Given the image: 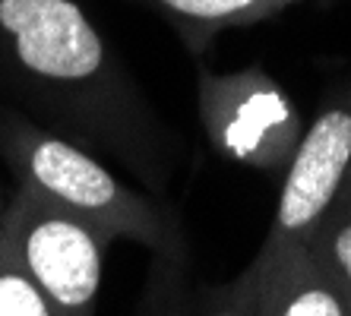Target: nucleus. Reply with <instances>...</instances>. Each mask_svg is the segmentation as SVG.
I'll return each instance as SVG.
<instances>
[{"mask_svg": "<svg viewBox=\"0 0 351 316\" xmlns=\"http://www.w3.org/2000/svg\"><path fill=\"white\" fill-rule=\"evenodd\" d=\"M0 86L48 130L101 149L149 184L162 180L152 117L76 0H0Z\"/></svg>", "mask_w": 351, "mask_h": 316, "instance_id": "f257e3e1", "label": "nucleus"}, {"mask_svg": "<svg viewBox=\"0 0 351 316\" xmlns=\"http://www.w3.org/2000/svg\"><path fill=\"white\" fill-rule=\"evenodd\" d=\"M0 162L13 180L60 209L95 225L101 234L130 237L158 260H180L178 228L143 193L127 186L86 146L35 123L32 117L0 105Z\"/></svg>", "mask_w": 351, "mask_h": 316, "instance_id": "f03ea898", "label": "nucleus"}, {"mask_svg": "<svg viewBox=\"0 0 351 316\" xmlns=\"http://www.w3.org/2000/svg\"><path fill=\"white\" fill-rule=\"evenodd\" d=\"M0 231L54 316H95L111 237L23 184L0 206Z\"/></svg>", "mask_w": 351, "mask_h": 316, "instance_id": "7ed1b4c3", "label": "nucleus"}, {"mask_svg": "<svg viewBox=\"0 0 351 316\" xmlns=\"http://www.w3.org/2000/svg\"><path fill=\"white\" fill-rule=\"evenodd\" d=\"M199 121L225 158L256 171H285L304 136L294 101L260 66L199 73Z\"/></svg>", "mask_w": 351, "mask_h": 316, "instance_id": "20e7f679", "label": "nucleus"}, {"mask_svg": "<svg viewBox=\"0 0 351 316\" xmlns=\"http://www.w3.org/2000/svg\"><path fill=\"white\" fill-rule=\"evenodd\" d=\"M351 180V98L332 101L311 121L278 190L276 215L263 247H307Z\"/></svg>", "mask_w": 351, "mask_h": 316, "instance_id": "39448f33", "label": "nucleus"}, {"mask_svg": "<svg viewBox=\"0 0 351 316\" xmlns=\"http://www.w3.org/2000/svg\"><path fill=\"white\" fill-rule=\"evenodd\" d=\"M260 316H351V297L339 276L311 247H263Z\"/></svg>", "mask_w": 351, "mask_h": 316, "instance_id": "423d86ee", "label": "nucleus"}, {"mask_svg": "<svg viewBox=\"0 0 351 316\" xmlns=\"http://www.w3.org/2000/svg\"><path fill=\"white\" fill-rule=\"evenodd\" d=\"M152 3L174 23L199 29V32L228 29V25H250L276 13L269 0H152Z\"/></svg>", "mask_w": 351, "mask_h": 316, "instance_id": "0eeeda50", "label": "nucleus"}, {"mask_svg": "<svg viewBox=\"0 0 351 316\" xmlns=\"http://www.w3.org/2000/svg\"><path fill=\"white\" fill-rule=\"evenodd\" d=\"M307 247L339 276L351 297V196H342V203L329 212V219L317 228Z\"/></svg>", "mask_w": 351, "mask_h": 316, "instance_id": "6e6552de", "label": "nucleus"}, {"mask_svg": "<svg viewBox=\"0 0 351 316\" xmlns=\"http://www.w3.org/2000/svg\"><path fill=\"white\" fill-rule=\"evenodd\" d=\"M0 316H54L35 282L10 253L0 231Z\"/></svg>", "mask_w": 351, "mask_h": 316, "instance_id": "1a4fd4ad", "label": "nucleus"}, {"mask_svg": "<svg viewBox=\"0 0 351 316\" xmlns=\"http://www.w3.org/2000/svg\"><path fill=\"white\" fill-rule=\"evenodd\" d=\"M196 316H260V263L254 260L234 282L206 291Z\"/></svg>", "mask_w": 351, "mask_h": 316, "instance_id": "9d476101", "label": "nucleus"}, {"mask_svg": "<svg viewBox=\"0 0 351 316\" xmlns=\"http://www.w3.org/2000/svg\"><path fill=\"white\" fill-rule=\"evenodd\" d=\"M269 3H272V7H276V13H278V10H282V7H288V3H294V0H269Z\"/></svg>", "mask_w": 351, "mask_h": 316, "instance_id": "9b49d317", "label": "nucleus"}, {"mask_svg": "<svg viewBox=\"0 0 351 316\" xmlns=\"http://www.w3.org/2000/svg\"><path fill=\"white\" fill-rule=\"evenodd\" d=\"M345 196H351V180H348V193H345Z\"/></svg>", "mask_w": 351, "mask_h": 316, "instance_id": "f8f14e48", "label": "nucleus"}]
</instances>
